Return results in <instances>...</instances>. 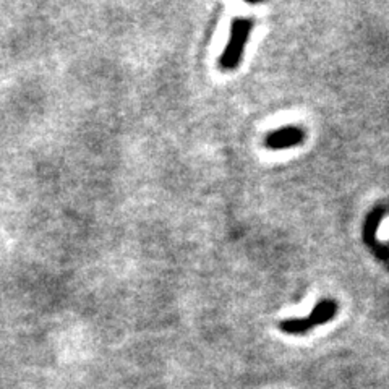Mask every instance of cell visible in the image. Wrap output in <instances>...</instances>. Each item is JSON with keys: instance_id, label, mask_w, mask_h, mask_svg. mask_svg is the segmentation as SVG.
Returning a JSON list of instances; mask_svg holds the SVG:
<instances>
[{"instance_id": "1", "label": "cell", "mask_w": 389, "mask_h": 389, "mask_svg": "<svg viewBox=\"0 0 389 389\" xmlns=\"http://www.w3.org/2000/svg\"><path fill=\"white\" fill-rule=\"evenodd\" d=\"M253 30V20L250 18H235L230 26V38L227 46H225L224 54L219 59V67L222 70H235L239 67L242 55H244V47L250 38Z\"/></svg>"}, {"instance_id": "2", "label": "cell", "mask_w": 389, "mask_h": 389, "mask_svg": "<svg viewBox=\"0 0 389 389\" xmlns=\"http://www.w3.org/2000/svg\"><path fill=\"white\" fill-rule=\"evenodd\" d=\"M337 305L334 300H321L313 308V312L307 318L300 320H286L279 325V328L287 334H305L310 329L325 325L336 317Z\"/></svg>"}, {"instance_id": "3", "label": "cell", "mask_w": 389, "mask_h": 389, "mask_svg": "<svg viewBox=\"0 0 389 389\" xmlns=\"http://www.w3.org/2000/svg\"><path fill=\"white\" fill-rule=\"evenodd\" d=\"M303 140H305V132H303L302 128L283 127L266 135V138H264V146H266L268 150L274 151L287 150L303 143Z\"/></svg>"}]
</instances>
